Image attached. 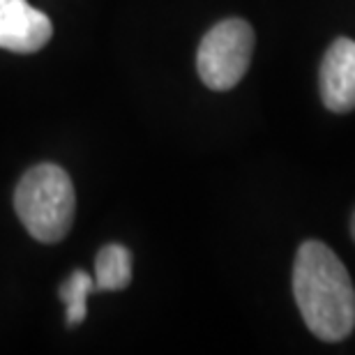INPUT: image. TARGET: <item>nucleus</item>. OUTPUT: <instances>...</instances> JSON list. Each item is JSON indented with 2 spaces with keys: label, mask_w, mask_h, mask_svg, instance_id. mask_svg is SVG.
Wrapping results in <instances>:
<instances>
[{
  "label": "nucleus",
  "mask_w": 355,
  "mask_h": 355,
  "mask_svg": "<svg viewBox=\"0 0 355 355\" xmlns=\"http://www.w3.org/2000/svg\"><path fill=\"white\" fill-rule=\"evenodd\" d=\"M293 297L304 325L321 342H342L355 328V288L342 259L318 240L300 245Z\"/></svg>",
  "instance_id": "nucleus-1"
},
{
  "label": "nucleus",
  "mask_w": 355,
  "mask_h": 355,
  "mask_svg": "<svg viewBox=\"0 0 355 355\" xmlns=\"http://www.w3.org/2000/svg\"><path fill=\"white\" fill-rule=\"evenodd\" d=\"M92 288H95V279H92L88 272H83V270H74V272L60 284L58 295H60V300L65 302V318L69 325H76L86 318L88 314L86 302Z\"/></svg>",
  "instance_id": "nucleus-7"
},
{
  "label": "nucleus",
  "mask_w": 355,
  "mask_h": 355,
  "mask_svg": "<svg viewBox=\"0 0 355 355\" xmlns=\"http://www.w3.org/2000/svg\"><path fill=\"white\" fill-rule=\"evenodd\" d=\"M14 210L35 240L60 243L72 229L76 196L65 168L55 164L33 166L14 191Z\"/></svg>",
  "instance_id": "nucleus-2"
},
{
  "label": "nucleus",
  "mask_w": 355,
  "mask_h": 355,
  "mask_svg": "<svg viewBox=\"0 0 355 355\" xmlns=\"http://www.w3.org/2000/svg\"><path fill=\"white\" fill-rule=\"evenodd\" d=\"M254 31L243 19H226L212 26L198 44L196 69L210 90L236 88L250 69Z\"/></svg>",
  "instance_id": "nucleus-3"
},
{
  "label": "nucleus",
  "mask_w": 355,
  "mask_h": 355,
  "mask_svg": "<svg viewBox=\"0 0 355 355\" xmlns=\"http://www.w3.org/2000/svg\"><path fill=\"white\" fill-rule=\"evenodd\" d=\"M318 86L330 111L349 113L355 109V40L339 37L332 42L321 62Z\"/></svg>",
  "instance_id": "nucleus-5"
},
{
  "label": "nucleus",
  "mask_w": 355,
  "mask_h": 355,
  "mask_svg": "<svg viewBox=\"0 0 355 355\" xmlns=\"http://www.w3.org/2000/svg\"><path fill=\"white\" fill-rule=\"evenodd\" d=\"M95 288L120 291L132 282V254L123 245H106L95 261Z\"/></svg>",
  "instance_id": "nucleus-6"
},
{
  "label": "nucleus",
  "mask_w": 355,
  "mask_h": 355,
  "mask_svg": "<svg viewBox=\"0 0 355 355\" xmlns=\"http://www.w3.org/2000/svg\"><path fill=\"white\" fill-rule=\"evenodd\" d=\"M351 233H353V240H355V215H353V219H351Z\"/></svg>",
  "instance_id": "nucleus-8"
},
{
  "label": "nucleus",
  "mask_w": 355,
  "mask_h": 355,
  "mask_svg": "<svg viewBox=\"0 0 355 355\" xmlns=\"http://www.w3.org/2000/svg\"><path fill=\"white\" fill-rule=\"evenodd\" d=\"M53 26L28 0H0V49L35 53L51 40Z\"/></svg>",
  "instance_id": "nucleus-4"
}]
</instances>
